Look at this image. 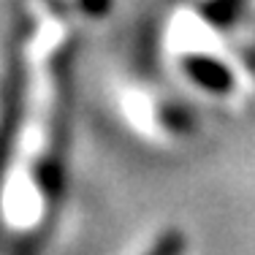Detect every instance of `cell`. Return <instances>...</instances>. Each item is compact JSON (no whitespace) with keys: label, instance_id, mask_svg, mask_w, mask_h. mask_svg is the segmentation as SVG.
Returning a JSON list of instances; mask_svg holds the SVG:
<instances>
[{"label":"cell","instance_id":"1","mask_svg":"<svg viewBox=\"0 0 255 255\" xmlns=\"http://www.w3.org/2000/svg\"><path fill=\"white\" fill-rule=\"evenodd\" d=\"M179 253H182V239L177 234H168L166 239L152 250V255H179Z\"/></svg>","mask_w":255,"mask_h":255}]
</instances>
